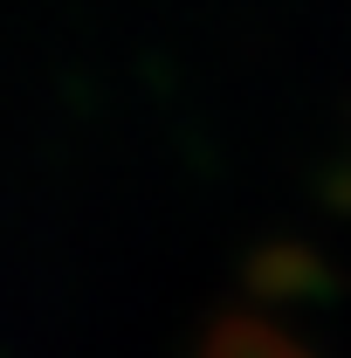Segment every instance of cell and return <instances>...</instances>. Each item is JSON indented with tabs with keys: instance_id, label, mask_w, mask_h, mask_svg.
Listing matches in <instances>:
<instances>
[{
	"instance_id": "obj_1",
	"label": "cell",
	"mask_w": 351,
	"mask_h": 358,
	"mask_svg": "<svg viewBox=\"0 0 351 358\" xmlns=\"http://www.w3.org/2000/svg\"><path fill=\"white\" fill-rule=\"evenodd\" d=\"M207 358H310L303 345H289L282 331H268L255 317H227L214 338H207Z\"/></svg>"
}]
</instances>
